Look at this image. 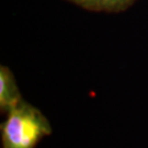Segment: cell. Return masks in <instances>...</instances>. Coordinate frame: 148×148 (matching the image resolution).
I'll return each instance as SVG.
<instances>
[{"instance_id": "6da1fadb", "label": "cell", "mask_w": 148, "mask_h": 148, "mask_svg": "<svg viewBox=\"0 0 148 148\" xmlns=\"http://www.w3.org/2000/svg\"><path fill=\"white\" fill-rule=\"evenodd\" d=\"M51 133L49 122L42 112L22 101L7 113L1 124L2 148H35Z\"/></svg>"}, {"instance_id": "3957f363", "label": "cell", "mask_w": 148, "mask_h": 148, "mask_svg": "<svg viewBox=\"0 0 148 148\" xmlns=\"http://www.w3.org/2000/svg\"><path fill=\"white\" fill-rule=\"evenodd\" d=\"M84 9L97 12H121L137 0H68Z\"/></svg>"}, {"instance_id": "7a4b0ae2", "label": "cell", "mask_w": 148, "mask_h": 148, "mask_svg": "<svg viewBox=\"0 0 148 148\" xmlns=\"http://www.w3.org/2000/svg\"><path fill=\"white\" fill-rule=\"evenodd\" d=\"M23 99L16 86L14 76L7 66H0V111L8 113Z\"/></svg>"}]
</instances>
